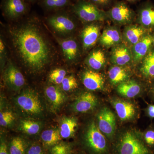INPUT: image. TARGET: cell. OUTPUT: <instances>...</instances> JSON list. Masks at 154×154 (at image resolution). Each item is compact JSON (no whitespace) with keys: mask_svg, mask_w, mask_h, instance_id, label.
Listing matches in <instances>:
<instances>
[{"mask_svg":"<svg viewBox=\"0 0 154 154\" xmlns=\"http://www.w3.org/2000/svg\"><path fill=\"white\" fill-rule=\"evenodd\" d=\"M147 114L151 119L154 118V104L149 105L146 110Z\"/></svg>","mask_w":154,"mask_h":154,"instance_id":"74e56055","label":"cell"},{"mask_svg":"<svg viewBox=\"0 0 154 154\" xmlns=\"http://www.w3.org/2000/svg\"><path fill=\"white\" fill-rule=\"evenodd\" d=\"M94 4L101 6H106L110 3L111 0H91Z\"/></svg>","mask_w":154,"mask_h":154,"instance_id":"f35d334b","label":"cell"},{"mask_svg":"<svg viewBox=\"0 0 154 154\" xmlns=\"http://www.w3.org/2000/svg\"><path fill=\"white\" fill-rule=\"evenodd\" d=\"M25 5L22 0H6L5 5L6 14L11 18H16L25 11Z\"/></svg>","mask_w":154,"mask_h":154,"instance_id":"7402d4cb","label":"cell"},{"mask_svg":"<svg viewBox=\"0 0 154 154\" xmlns=\"http://www.w3.org/2000/svg\"><path fill=\"white\" fill-rule=\"evenodd\" d=\"M154 42L152 36L146 35L132 47V60L138 63L143 60L149 52L150 48Z\"/></svg>","mask_w":154,"mask_h":154,"instance_id":"30bf717a","label":"cell"},{"mask_svg":"<svg viewBox=\"0 0 154 154\" xmlns=\"http://www.w3.org/2000/svg\"><path fill=\"white\" fill-rule=\"evenodd\" d=\"M4 49H5V45H4V43L2 40L1 39V41H0V50H1V54L2 53L3 51H4Z\"/></svg>","mask_w":154,"mask_h":154,"instance_id":"ab89813d","label":"cell"},{"mask_svg":"<svg viewBox=\"0 0 154 154\" xmlns=\"http://www.w3.org/2000/svg\"><path fill=\"white\" fill-rule=\"evenodd\" d=\"M110 58L115 65L124 66L132 60V53L127 45L120 44L113 47Z\"/></svg>","mask_w":154,"mask_h":154,"instance_id":"8fae6325","label":"cell"},{"mask_svg":"<svg viewBox=\"0 0 154 154\" xmlns=\"http://www.w3.org/2000/svg\"><path fill=\"white\" fill-rule=\"evenodd\" d=\"M66 71L63 69H56L50 73L49 81L55 85H61L64 79L66 76Z\"/></svg>","mask_w":154,"mask_h":154,"instance_id":"f546056e","label":"cell"},{"mask_svg":"<svg viewBox=\"0 0 154 154\" xmlns=\"http://www.w3.org/2000/svg\"><path fill=\"white\" fill-rule=\"evenodd\" d=\"M144 140L146 144L150 148L154 147V128H150L144 134Z\"/></svg>","mask_w":154,"mask_h":154,"instance_id":"836d02e7","label":"cell"},{"mask_svg":"<svg viewBox=\"0 0 154 154\" xmlns=\"http://www.w3.org/2000/svg\"><path fill=\"white\" fill-rule=\"evenodd\" d=\"M48 22L56 31L60 33H71L75 28L74 23L70 19L63 16L51 17L48 20Z\"/></svg>","mask_w":154,"mask_h":154,"instance_id":"e0dca14e","label":"cell"},{"mask_svg":"<svg viewBox=\"0 0 154 154\" xmlns=\"http://www.w3.org/2000/svg\"><path fill=\"white\" fill-rule=\"evenodd\" d=\"M97 119L98 128L101 132L112 139L116 129V119L113 112L107 107H103L98 113Z\"/></svg>","mask_w":154,"mask_h":154,"instance_id":"8992f818","label":"cell"},{"mask_svg":"<svg viewBox=\"0 0 154 154\" xmlns=\"http://www.w3.org/2000/svg\"><path fill=\"white\" fill-rule=\"evenodd\" d=\"M100 35V28L98 25L91 24L86 26L82 33L83 47L84 50L95 45Z\"/></svg>","mask_w":154,"mask_h":154,"instance_id":"9a60e30c","label":"cell"},{"mask_svg":"<svg viewBox=\"0 0 154 154\" xmlns=\"http://www.w3.org/2000/svg\"><path fill=\"white\" fill-rule=\"evenodd\" d=\"M106 57L101 50L93 51L88 56L87 63L89 66L94 70L102 69L106 63Z\"/></svg>","mask_w":154,"mask_h":154,"instance_id":"603a6c76","label":"cell"},{"mask_svg":"<svg viewBox=\"0 0 154 154\" xmlns=\"http://www.w3.org/2000/svg\"><path fill=\"white\" fill-rule=\"evenodd\" d=\"M61 85L63 90L66 92L72 91L78 87L77 80L73 75L66 76Z\"/></svg>","mask_w":154,"mask_h":154,"instance_id":"1f68e13d","label":"cell"},{"mask_svg":"<svg viewBox=\"0 0 154 154\" xmlns=\"http://www.w3.org/2000/svg\"><path fill=\"white\" fill-rule=\"evenodd\" d=\"M111 104L121 121L130 120L134 116L135 108L133 104L131 102L115 99L112 100Z\"/></svg>","mask_w":154,"mask_h":154,"instance_id":"4fadbf2b","label":"cell"},{"mask_svg":"<svg viewBox=\"0 0 154 154\" xmlns=\"http://www.w3.org/2000/svg\"><path fill=\"white\" fill-rule=\"evenodd\" d=\"M45 94L53 110L59 109L66 100L65 94L57 86H48L45 89Z\"/></svg>","mask_w":154,"mask_h":154,"instance_id":"5bb4252c","label":"cell"},{"mask_svg":"<svg viewBox=\"0 0 154 154\" xmlns=\"http://www.w3.org/2000/svg\"><path fill=\"white\" fill-rule=\"evenodd\" d=\"M83 84L90 91L102 90L104 88L105 79L102 74L93 70H87L83 73Z\"/></svg>","mask_w":154,"mask_h":154,"instance_id":"7c38bea8","label":"cell"},{"mask_svg":"<svg viewBox=\"0 0 154 154\" xmlns=\"http://www.w3.org/2000/svg\"><path fill=\"white\" fill-rule=\"evenodd\" d=\"M42 141L46 147H52L61 140L59 129L51 128L45 130L41 135Z\"/></svg>","mask_w":154,"mask_h":154,"instance_id":"cb8c5ba5","label":"cell"},{"mask_svg":"<svg viewBox=\"0 0 154 154\" xmlns=\"http://www.w3.org/2000/svg\"><path fill=\"white\" fill-rule=\"evenodd\" d=\"M15 119V116L11 111H1L0 113V125L6 127L12 124Z\"/></svg>","mask_w":154,"mask_h":154,"instance_id":"d6a6232c","label":"cell"},{"mask_svg":"<svg viewBox=\"0 0 154 154\" xmlns=\"http://www.w3.org/2000/svg\"><path fill=\"white\" fill-rule=\"evenodd\" d=\"M122 37L121 33L117 28L109 27L103 31L99 38V42L104 47H114L120 44Z\"/></svg>","mask_w":154,"mask_h":154,"instance_id":"ac0fdd59","label":"cell"},{"mask_svg":"<svg viewBox=\"0 0 154 154\" xmlns=\"http://www.w3.org/2000/svg\"><path fill=\"white\" fill-rule=\"evenodd\" d=\"M146 30L141 25H131L124 29L123 37L126 43L132 47L146 35Z\"/></svg>","mask_w":154,"mask_h":154,"instance_id":"2e32d148","label":"cell"},{"mask_svg":"<svg viewBox=\"0 0 154 154\" xmlns=\"http://www.w3.org/2000/svg\"><path fill=\"white\" fill-rule=\"evenodd\" d=\"M140 71L146 79H154V50L149 51L143 60Z\"/></svg>","mask_w":154,"mask_h":154,"instance_id":"484cf974","label":"cell"},{"mask_svg":"<svg viewBox=\"0 0 154 154\" xmlns=\"http://www.w3.org/2000/svg\"><path fill=\"white\" fill-rule=\"evenodd\" d=\"M67 0H45V3L48 8H60L66 5Z\"/></svg>","mask_w":154,"mask_h":154,"instance_id":"d590c367","label":"cell"},{"mask_svg":"<svg viewBox=\"0 0 154 154\" xmlns=\"http://www.w3.org/2000/svg\"><path fill=\"white\" fill-rule=\"evenodd\" d=\"M28 146L26 141L19 137H14L9 145L10 154H25Z\"/></svg>","mask_w":154,"mask_h":154,"instance_id":"f1b7e54d","label":"cell"},{"mask_svg":"<svg viewBox=\"0 0 154 154\" xmlns=\"http://www.w3.org/2000/svg\"><path fill=\"white\" fill-rule=\"evenodd\" d=\"M84 142L93 153L104 154L108 150L106 138L95 122H91L88 125L84 136Z\"/></svg>","mask_w":154,"mask_h":154,"instance_id":"3957f363","label":"cell"},{"mask_svg":"<svg viewBox=\"0 0 154 154\" xmlns=\"http://www.w3.org/2000/svg\"><path fill=\"white\" fill-rule=\"evenodd\" d=\"M0 154H10L8 147L4 141L1 140L0 145Z\"/></svg>","mask_w":154,"mask_h":154,"instance_id":"8d00e7d4","label":"cell"},{"mask_svg":"<svg viewBox=\"0 0 154 154\" xmlns=\"http://www.w3.org/2000/svg\"><path fill=\"white\" fill-rule=\"evenodd\" d=\"M16 104L22 111L29 115L39 116L43 108L37 93L31 89L22 91L16 99Z\"/></svg>","mask_w":154,"mask_h":154,"instance_id":"277c9868","label":"cell"},{"mask_svg":"<svg viewBox=\"0 0 154 154\" xmlns=\"http://www.w3.org/2000/svg\"><path fill=\"white\" fill-rule=\"evenodd\" d=\"M110 19L118 25H125L132 21L134 13L126 4L117 3L109 12Z\"/></svg>","mask_w":154,"mask_h":154,"instance_id":"9c48e42d","label":"cell"},{"mask_svg":"<svg viewBox=\"0 0 154 154\" xmlns=\"http://www.w3.org/2000/svg\"><path fill=\"white\" fill-rule=\"evenodd\" d=\"M51 154H72V148L69 144L60 142L51 147Z\"/></svg>","mask_w":154,"mask_h":154,"instance_id":"4dcf8cb0","label":"cell"},{"mask_svg":"<svg viewBox=\"0 0 154 154\" xmlns=\"http://www.w3.org/2000/svg\"><path fill=\"white\" fill-rule=\"evenodd\" d=\"M98 104L97 97L90 92L79 95L72 105L73 110L78 113H85L95 109Z\"/></svg>","mask_w":154,"mask_h":154,"instance_id":"ba28073f","label":"cell"},{"mask_svg":"<svg viewBox=\"0 0 154 154\" xmlns=\"http://www.w3.org/2000/svg\"><path fill=\"white\" fill-rule=\"evenodd\" d=\"M150 92L152 97L154 99V83L153 85H152L151 88Z\"/></svg>","mask_w":154,"mask_h":154,"instance_id":"60d3db41","label":"cell"},{"mask_svg":"<svg viewBox=\"0 0 154 154\" xmlns=\"http://www.w3.org/2000/svg\"></svg>","mask_w":154,"mask_h":154,"instance_id":"7bdbcfd3","label":"cell"},{"mask_svg":"<svg viewBox=\"0 0 154 154\" xmlns=\"http://www.w3.org/2000/svg\"><path fill=\"white\" fill-rule=\"evenodd\" d=\"M127 1H128V2H133L136 1V0H127Z\"/></svg>","mask_w":154,"mask_h":154,"instance_id":"b9f144b4","label":"cell"},{"mask_svg":"<svg viewBox=\"0 0 154 154\" xmlns=\"http://www.w3.org/2000/svg\"><path fill=\"white\" fill-rule=\"evenodd\" d=\"M4 79L7 86L14 91L24 86L25 79L21 72L13 63H8L4 73Z\"/></svg>","mask_w":154,"mask_h":154,"instance_id":"52a82bcc","label":"cell"},{"mask_svg":"<svg viewBox=\"0 0 154 154\" xmlns=\"http://www.w3.org/2000/svg\"><path fill=\"white\" fill-rule=\"evenodd\" d=\"M139 21L146 29L154 28V8L148 6L141 9L139 15Z\"/></svg>","mask_w":154,"mask_h":154,"instance_id":"4316f807","label":"cell"},{"mask_svg":"<svg viewBox=\"0 0 154 154\" xmlns=\"http://www.w3.org/2000/svg\"><path fill=\"white\" fill-rule=\"evenodd\" d=\"M19 129L28 135H35L40 131L41 124L40 122L31 119H22L20 122Z\"/></svg>","mask_w":154,"mask_h":154,"instance_id":"83f0119b","label":"cell"},{"mask_svg":"<svg viewBox=\"0 0 154 154\" xmlns=\"http://www.w3.org/2000/svg\"><path fill=\"white\" fill-rule=\"evenodd\" d=\"M108 76L111 84L116 85L128 80L130 73L125 67L115 65L109 69Z\"/></svg>","mask_w":154,"mask_h":154,"instance_id":"44dd1931","label":"cell"},{"mask_svg":"<svg viewBox=\"0 0 154 154\" xmlns=\"http://www.w3.org/2000/svg\"><path fill=\"white\" fill-rule=\"evenodd\" d=\"M75 12L81 20L84 22H91L104 21L107 14L92 3L80 2L75 6Z\"/></svg>","mask_w":154,"mask_h":154,"instance_id":"5b68a950","label":"cell"},{"mask_svg":"<svg viewBox=\"0 0 154 154\" xmlns=\"http://www.w3.org/2000/svg\"><path fill=\"white\" fill-rule=\"evenodd\" d=\"M117 154H153L140 137L131 131L120 137L116 146Z\"/></svg>","mask_w":154,"mask_h":154,"instance_id":"7a4b0ae2","label":"cell"},{"mask_svg":"<svg viewBox=\"0 0 154 154\" xmlns=\"http://www.w3.org/2000/svg\"><path fill=\"white\" fill-rule=\"evenodd\" d=\"M60 45L65 57L69 60H74L79 54L76 42L72 38L61 40Z\"/></svg>","mask_w":154,"mask_h":154,"instance_id":"d4e9b609","label":"cell"},{"mask_svg":"<svg viewBox=\"0 0 154 154\" xmlns=\"http://www.w3.org/2000/svg\"><path fill=\"white\" fill-rule=\"evenodd\" d=\"M25 154H45V152L40 145L33 143L29 146Z\"/></svg>","mask_w":154,"mask_h":154,"instance_id":"e575fe53","label":"cell"},{"mask_svg":"<svg viewBox=\"0 0 154 154\" xmlns=\"http://www.w3.org/2000/svg\"><path fill=\"white\" fill-rule=\"evenodd\" d=\"M117 91L121 96L126 98H132L140 94L141 87L135 81L128 80L118 85Z\"/></svg>","mask_w":154,"mask_h":154,"instance_id":"ffe728a7","label":"cell"},{"mask_svg":"<svg viewBox=\"0 0 154 154\" xmlns=\"http://www.w3.org/2000/svg\"><path fill=\"white\" fill-rule=\"evenodd\" d=\"M78 127L76 119L74 117H63L60 123V132L62 139H68L74 135Z\"/></svg>","mask_w":154,"mask_h":154,"instance_id":"d6986e66","label":"cell"},{"mask_svg":"<svg viewBox=\"0 0 154 154\" xmlns=\"http://www.w3.org/2000/svg\"><path fill=\"white\" fill-rule=\"evenodd\" d=\"M14 46L26 66L38 71L49 61L50 51L39 30L33 25H26L12 30Z\"/></svg>","mask_w":154,"mask_h":154,"instance_id":"6da1fadb","label":"cell"}]
</instances>
